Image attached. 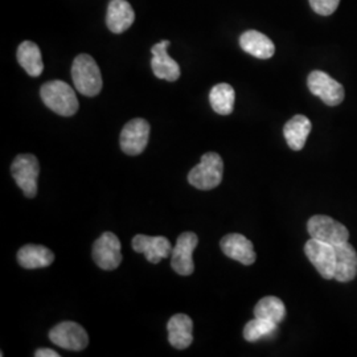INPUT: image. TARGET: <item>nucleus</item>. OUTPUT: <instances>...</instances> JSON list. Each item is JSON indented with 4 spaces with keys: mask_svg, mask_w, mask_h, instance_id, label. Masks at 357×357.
<instances>
[{
    "mask_svg": "<svg viewBox=\"0 0 357 357\" xmlns=\"http://www.w3.org/2000/svg\"><path fill=\"white\" fill-rule=\"evenodd\" d=\"M278 331V324L270 321V320L261 319V318H255L250 321L246 323L243 328V337L249 343L258 342L262 337L270 336L273 333Z\"/></svg>",
    "mask_w": 357,
    "mask_h": 357,
    "instance_id": "nucleus-24",
    "label": "nucleus"
},
{
    "mask_svg": "<svg viewBox=\"0 0 357 357\" xmlns=\"http://www.w3.org/2000/svg\"><path fill=\"white\" fill-rule=\"evenodd\" d=\"M340 0H310L312 10L323 16H328L336 11Z\"/></svg>",
    "mask_w": 357,
    "mask_h": 357,
    "instance_id": "nucleus-25",
    "label": "nucleus"
},
{
    "mask_svg": "<svg viewBox=\"0 0 357 357\" xmlns=\"http://www.w3.org/2000/svg\"><path fill=\"white\" fill-rule=\"evenodd\" d=\"M40 172L38 158L32 153H20L13 159L11 174L19 188L26 197H35L38 193V178Z\"/></svg>",
    "mask_w": 357,
    "mask_h": 357,
    "instance_id": "nucleus-4",
    "label": "nucleus"
},
{
    "mask_svg": "<svg viewBox=\"0 0 357 357\" xmlns=\"http://www.w3.org/2000/svg\"><path fill=\"white\" fill-rule=\"evenodd\" d=\"M72 78L79 94L96 97L102 90V76L96 60L89 54H78L72 65Z\"/></svg>",
    "mask_w": 357,
    "mask_h": 357,
    "instance_id": "nucleus-2",
    "label": "nucleus"
},
{
    "mask_svg": "<svg viewBox=\"0 0 357 357\" xmlns=\"http://www.w3.org/2000/svg\"><path fill=\"white\" fill-rule=\"evenodd\" d=\"M54 261V255L43 245H24L17 252V262L24 268H48Z\"/></svg>",
    "mask_w": 357,
    "mask_h": 357,
    "instance_id": "nucleus-20",
    "label": "nucleus"
},
{
    "mask_svg": "<svg viewBox=\"0 0 357 357\" xmlns=\"http://www.w3.org/2000/svg\"><path fill=\"white\" fill-rule=\"evenodd\" d=\"M310 91L328 106H337L344 100V88L321 70H314L307 78Z\"/></svg>",
    "mask_w": 357,
    "mask_h": 357,
    "instance_id": "nucleus-7",
    "label": "nucleus"
},
{
    "mask_svg": "<svg viewBox=\"0 0 357 357\" xmlns=\"http://www.w3.org/2000/svg\"><path fill=\"white\" fill-rule=\"evenodd\" d=\"M236 91L229 84H217L209 93V102L217 114L229 115L233 113Z\"/></svg>",
    "mask_w": 357,
    "mask_h": 357,
    "instance_id": "nucleus-22",
    "label": "nucleus"
},
{
    "mask_svg": "<svg viewBox=\"0 0 357 357\" xmlns=\"http://www.w3.org/2000/svg\"><path fill=\"white\" fill-rule=\"evenodd\" d=\"M311 121L305 115H295L283 128V135L293 151H301L311 132Z\"/></svg>",
    "mask_w": 357,
    "mask_h": 357,
    "instance_id": "nucleus-18",
    "label": "nucleus"
},
{
    "mask_svg": "<svg viewBox=\"0 0 357 357\" xmlns=\"http://www.w3.org/2000/svg\"><path fill=\"white\" fill-rule=\"evenodd\" d=\"M240 45L243 51L257 59L268 60L274 56L275 47L270 38L258 31H246L240 38Z\"/></svg>",
    "mask_w": 357,
    "mask_h": 357,
    "instance_id": "nucleus-19",
    "label": "nucleus"
},
{
    "mask_svg": "<svg viewBox=\"0 0 357 357\" xmlns=\"http://www.w3.org/2000/svg\"><path fill=\"white\" fill-rule=\"evenodd\" d=\"M305 253L324 280H333L336 270V250L333 245L310 238L305 245Z\"/></svg>",
    "mask_w": 357,
    "mask_h": 357,
    "instance_id": "nucleus-6",
    "label": "nucleus"
},
{
    "mask_svg": "<svg viewBox=\"0 0 357 357\" xmlns=\"http://www.w3.org/2000/svg\"><path fill=\"white\" fill-rule=\"evenodd\" d=\"M36 357H60V354L53 351V349H48V348H40L35 352Z\"/></svg>",
    "mask_w": 357,
    "mask_h": 357,
    "instance_id": "nucleus-26",
    "label": "nucleus"
},
{
    "mask_svg": "<svg viewBox=\"0 0 357 357\" xmlns=\"http://www.w3.org/2000/svg\"><path fill=\"white\" fill-rule=\"evenodd\" d=\"M43 102L52 112L61 116H72L78 112V100L76 91L64 81H50L40 89Z\"/></svg>",
    "mask_w": 357,
    "mask_h": 357,
    "instance_id": "nucleus-1",
    "label": "nucleus"
},
{
    "mask_svg": "<svg viewBox=\"0 0 357 357\" xmlns=\"http://www.w3.org/2000/svg\"><path fill=\"white\" fill-rule=\"evenodd\" d=\"M199 243V238L193 231H185L178 236L171 253V266L178 275H191L195 271L193 252Z\"/></svg>",
    "mask_w": 357,
    "mask_h": 357,
    "instance_id": "nucleus-11",
    "label": "nucleus"
},
{
    "mask_svg": "<svg viewBox=\"0 0 357 357\" xmlns=\"http://www.w3.org/2000/svg\"><path fill=\"white\" fill-rule=\"evenodd\" d=\"M336 270L333 280L342 283L354 281L357 275V253L351 243H343L335 246Z\"/></svg>",
    "mask_w": 357,
    "mask_h": 357,
    "instance_id": "nucleus-15",
    "label": "nucleus"
},
{
    "mask_svg": "<svg viewBox=\"0 0 357 357\" xmlns=\"http://www.w3.org/2000/svg\"><path fill=\"white\" fill-rule=\"evenodd\" d=\"M168 47H169L168 40H163L153 45L151 50L153 53L151 68H153V75L158 78L174 82V81H178L181 72L178 63L174 59H171V56L168 54L167 52Z\"/></svg>",
    "mask_w": 357,
    "mask_h": 357,
    "instance_id": "nucleus-14",
    "label": "nucleus"
},
{
    "mask_svg": "<svg viewBox=\"0 0 357 357\" xmlns=\"http://www.w3.org/2000/svg\"><path fill=\"white\" fill-rule=\"evenodd\" d=\"M222 175V158L217 153H206L202 156L200 163L190 171L188 183L197 190L211 191L221 184Z\"/></svg>",
    "mask_w": 357,
    "mask_h": 357,
    "instance_id": "nucleus-3",
    "label": "nucleus"
},
{
    "mask_svg": "<svg viewBox=\"0 0 357 357\" xmlns=\"http://www.w3.org/2000/svg\"><path fill=\"white\" fill-rule=\"evenodd\" d=\"M50 339L53 344L69 351H82L89 344L85 328L75 321H63L54 326L50 331Z\"/></svg>",
    "mask_w": 357,
    "mask_h": 357,
    "instance_id": "nucleus-9",
    "label": "nucleus"
},
{
    "mask_svg": "<svg viewBox=\"0 0 357 357\" xmlns=\"http://www.w3.org/2000/svg\"><path fill=\"white\" fill-rule=\"evenodd\" d=\"M96 265L102 270H115L122 264L121 241L112 231H105L93 245L91 250Z\"/></svg>",
    "mask_w": 357,
    "mask_h": 357,
    "instance_id": "nucleus-8",
    "label": "nucleus"
},
{
    "mask_svg": "<svg viewBox=\"0 0 357 357\" xmlns=\"http://www.w3.org/2000/svg\"><path fill=\"white\" fill-rule=\"evenodd\" d=\"M17 61L31 77H38L44 70L41 52L33 41H23L17 48Z\"/></svg>",
    "mask_w": 357,
    "mask_h": 357,
    "instance_id": "nucleus-21",
    "label": "nucleus"
},
{
    "mask_svg": "<svg viewBox=\"0 0 357 357\" xmlns=\"http://www.w3.org/2000/svg\"><path fill=\"white\" fill-rule=\"evenodd\" d=\"M132 249L137 253H143L146 259L151 264H159L162 259L172 253V245L169 240L162 236L138 234L132 238Z\"/></svg>",
    "mask_w": 357,
    "mask_h": 357,
    "instance_id": "nucleus-12",
    "label": "nucleus"
},
{
    "mask_svg": "<svg viewBox=\"0 0 357 357\" xmlns=\"http://www.w3.org/2000/svg\"><path fill=\"white\" fill-rule=\"evenodd\" d=\"M307 230L311 238H317L333 246L347 243L349 238V231L345 225L324 215L311 217L307 222Z\"/></svg>",
    "mask_w": 357,
    "mask_h": 357,
    "instance_id": "nucleus-5",
    "label": "nucleus"
},
{
    "mask_svg": "<svg viewBox=\"0 0 357 357\" xmlns=\"http://www.w3.org/2000/svg\"><path fill=\"white\" fill-rule=\"evenodd\" d=\"M135 13L126 0H110L106 13V24L113 33H122L132 26Z\"/></svg>",
    "mask_w": 357,
    "mask_h": 357,
    "instance_id": "nucleus-16",
    "label": "nucleus"
},
{
    "mask_svg": "<svg viewBox=\"0 0 357 357\" xmlns=\"http://www.w3.org/2000/svg\"><path fill=\"white\" fill-rule=\"evenodd\" d=\"M168 342L176 349H185L193 342V321L185 314H176L167 324Z\"/></svg>",
    "mask_w": 357,
    "mask_h": 357,
    "instance_id": "nucleus-17",
    "label": "nucleus"
},
{
    "mask_svg": "<svg viewBox=\"0 0 357 357\" xmlns=\"http://www.w3.org/2000/svg\"><path fill=\"white\" fill-rule=\"evenodd\" d=\"M150 138V123L146 119H131L122 128L119 144L122 151L131 156L139 155L147 147Z\"/></svg>",
    "mask_w": 357,
    "mask_h": 357,
    "instance_id": "nucleus-10",
    "label": "nucleus"
},
{
    "mask_svg": "<svg viewBox=\"0 0 357 357\" xmlns=\"http://www.w3.org/2000/svg\"><path fill=\"white\" fill-rule=\"evenodd\" d=\"M220 246L224 255L229 257L230 259L238 261L245 266L253 265L257 259L253 243L243 234H238V233L227 234L225 237H222Z\"/></svg>",
    "mask_w": 357,
    "mask_h": 357,
    "instance_id": "nucleus-13",
    "label": "nucleus"
},
{
    "mask_svg": "<svg viewBox=\"0 0 357 357\" xmlns=\"http://www.w3.org/2000/svg\"><path fill=\"white\" fill-rule=\"evenodd\" d=\"M255 318L270 320L275 324H281L286 318V307L277 296H265L255 307Z\"/></svg>",
    "mask_w": 357,
    "mask_h": 357,
    "instance_id": "nucleus-23",
    "label": "nucleus"
}]
</instances>
